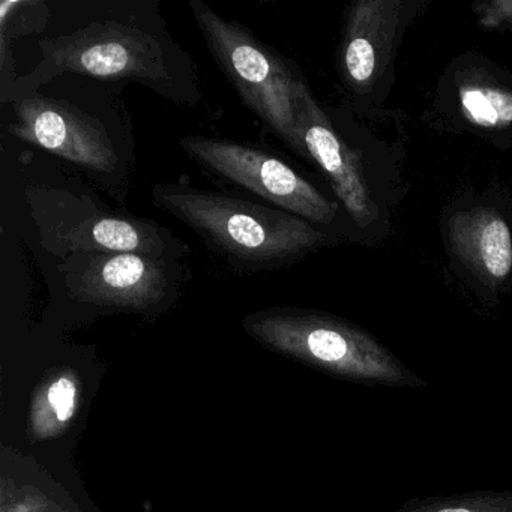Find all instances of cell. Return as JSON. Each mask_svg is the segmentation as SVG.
Returning <instances> with one entry per match:
<instances>
[{"label": "cell", "instance_id": "7", "mask_svg": "<svg viewBox=\"0 0 512 512\" xmlns=\"http://www.w3.org/2000/svg\"><path fill=\"white\" fill-rule=\"evenodd\" d=\"M256 329L263 334L290 337L295 343L304 344L317 361L343 368L373 385L424 386L379 341L359 329L323 317L292 314L265 316Z\"/></svg>", "mask_w": 512, "mask_h": 512}, {"label": "cell", "instance_id": "9", "mask_svg": "<svg viewBox=\"0 0 512 512\" xmlns=\"http://www.w3.org/2000/svg\"><path fill=\"white\" fill-rule=\"evenodd\" d=\"M298 131L305 151L319 164L359 229L377 220V206L362 175L358 155L341 139L325 110L314 100L308 85L298 104Z\"/></svg>", "mask_w": 512, "mask_h": 512}, {"label": "cell", "instance_id": "11", "mask_svg": "<svg viewBox=\"0 0 512 512\" xmlns=\"http://www.w3.org/2000/svg\"><path fill=\"white\" fill-rule=\"evenodd\" d=\"M448 235L455 256L488 286H499L511 274V230L494 209L457 212L449 221Z\"/></svg>", "mask_w": 512, "mask_h": 512}, {"label": "cell", "instance_id": "5", "mask_svg": "<svg viewBox=\"0 0 512 512\" xmlns=\"http://www.w3.org/2000/svg\"><path fill=\"white\" fill-rule=\"evenodd\" d=\"M179 145L209 175L262 197L275 208L322 226L337 217V203L326 199L289 164L262 149L202 136L184 137Z\"/></svg>", "mask_w": 512, "mask_h": 512}, {"label": "cell", "instance_id": "8", "mask_svg": "<svg viewBox=\"0 0 512 512\" xmlns=\"http://www.w3.org/2000/svg\"><path fill=\"white\" fill-rule=\"evenodd\" d=\"M59 271L77 298L131 307L161 301L181 277L178 262L136 253H77Z\"/></svg>", "mask_w": 512, "mask_h": 512}, {"label": "cell", "instance_id": "13", "mask_svg": "<svg viewBox=\"0 0 512 512\" xmlns=\"http://www.w3.org/2000/svg\"><path fill=\"white\" fill-rule=\"evenodd\" d=\"M394 512H512V491H476L412 499Z\"/></svg>", "mask_w": 512, "mask_h": 512}, {"label": "cell", "instance_id": "10", "mask_svg": "<svg viewBox=\"0 0 512 512\" xmlns=\"http://www.w3.org/2000/svg\"><path fill=\"white\" fill-rule=\"evenodd\" d=\"M403 2L361 0L350 8L341 44V77L356 94H370L394 47Z\"/></svg>", "mask_w": 512, "mask_h": 512}, {"label": "cell", "instance_id": "1", "mask_svg": "<svg viewBox=\"0 0 512 512\" xmlns=\"http://www.w3.org/2000/svg\"><path fill=\"white\" fill-rule=\"evenodd\" d=\"M37 67L2 94V103L35 94L65 73L103 80H131L179 106L200 100L193 59L170 38L131 20H103L40 41Z\"/></svg>", "mask_w": 512, "mask_h": 512}, {"label": "cell", "instance_id": "16", "mask_svg": "<svg viewBox=\"0 0 512 512\" xmlns=\"http://www.w3.org/2000/svg\"><path fill=\"white\" fill-rule=\"evenodd\" d=\"M50 406L55 410L59 421H68L73 416L76 401V386L70 379L56 380L49 389Z\"/></svg>", "mask_w": 512, "mask_h": 512}, {"label": "cell", "instance_id": "3", "mask_svg": "<svg viewBox=\"0 0 512 512\" xmlns=\"http://www.w3.org/2000/svg\"><path fill=\"white\" fill-rule=\"evenodd\" d=\"M190 8L215 64L245 107L290 151L311 160L298 131L299 97L307 82L296 67L236 20L200 0H190Z\"/></svg>", "mask_w": 512, "mask_h": 512}, {"label": "cell", "instance_id": "2", "mask_svg": "<svg viewBox=\"0 0 512 512\" xmlns=\"http://www.w3.org/2000/svg\"><path fill=\"white\" fill-rule=\"evenodd\" d=\"M151 197L236 272L275 271L329 244L323 230L275 206L184 184L154 185Z\"/></svg>", "mask_w": 512, "mask_h": 512}, {"label": "cell", "instance_id": "4", "mask_svg": "<svg viewBox=\"0 0 512 512\" xmlns=\"http://www.w3.org/2000/svg\"><path fill=\"white\" fill-rule=\"evenodd\" d=\"M25 197L41 247L61 260L77 253H136L178 262L190 253L166 227L109 211L86 194L29 185Z\"/></svg>", "mask_w": 512, "mask_h": 512}, {"label": "cell", "instance_id": "12", "mask_svg": "<svg viewBox=\"0 0 512 512\" xmlns=\"http://www.w3.org/2000/svg\"><path fill=\"white\" fill-rule=\"evenodd\" d=\"M464 118L485 130H502L512 124V94L494 85L473 83L458 89Z\"/></svg>", "mask_w": 512, "mask_h": 512}, {"label": "cell", "instance_id": "15", "mask_svg": "<svg viewBox=\"0 0 512 512\" xmlns=\"http://www.w3.org/2000/svg\"><path fill=\"white\" fill-rule=\"evenodd\" d=\"M479 26L487 31L512 29V0H493L473 7Z\"/></svg>", "mask_w": 512, "mask_h": 512}, {"label": "cell", "instance_id": "6", "mask_svg": "<svg viewBox=\"0 0 512 512\" xmlns=\"http://www.w3.org/2000/svg\"><path fill=\"white\" fill-rule=\"evenodd\" d=\"M11 136L38 146L86 172H115L119 155L103 124L67 101L35 94L13 101Z\"/></svg>", "mask_w": 512, "mask_h": 512}, {"label": "cell", "instance_id": "14", "mask_svg": "<svg viewBox=\"0 0 512 512\" xmlns=\"http://www.w3.org/2000/svg\"><path fill=\"white\" fill-rule=\"evenodd\" d=\"M49 22V8L35 0H5L0 5V37L10 43L13 38L40 34Z\"/></svg>", "mask_w": 512, "mask_h": 512}]
</instances>
